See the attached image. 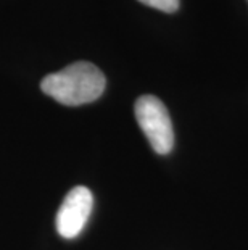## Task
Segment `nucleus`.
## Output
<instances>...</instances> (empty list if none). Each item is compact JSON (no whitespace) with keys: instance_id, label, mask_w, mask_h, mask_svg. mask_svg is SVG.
<instances>
[{"instance_id":"nucleus-1","label":"nucleus","mask_w":248,"mask_h":250,"mask_svg":"<svg viewBox=\"0 0 248 250\" xmlns=\"http://www.w3.org/2000/svg\"><path fill=\"white\" fill-rule=\"evenodd\" d=\"M105 76L95 65L76 62L63 70L45 76L40 83L42 92L68 107L91 104L105 90Z\"/></svg>"},{"instance_id":"nucleus-2","label":"nucleus","mask_w":248,"mask_h":250,"mask_svg":"<svg viewBox=\"0 0 248 250\" xmlns=\"http://www.w3.org/2000/svg\"><path fill=\"white\" fill-rule=\"evenodd\" d=\"M134 111L137 123L153 150L160 155L170 153L174 146V129L165 104L155 95H142L137 99Z\"/></svg>"},{"instance_id":"nucleus-3","label":"nucleus","mask_w":248,"mask_h":250,"mask_svg":"<svg viewBox=\"0 0 248 250\" xmlns=\"http://www.w3.org/2000/svg\"><path fill=\"white\" fill-rule=\"evenodd\" d=\"M94 195L84 186H76L65 197L57 213V231L61 237L73 239L81 234L91 216Z\"/></svg>"},{"instance_id":"nucleus-4","label":"nucleus","mask_w":248,"mask_h":250,"mask_svg":"<svg viewBox=\"0 0 248 250\" xmlns=\"http://www.w3.org/2000/svg\"><path fill=\"white\" fill-rule=\"evenodd\" d=\"M139 2L165 13H174L179 10V0H139Z\"/></svg>"}]
</instances>
